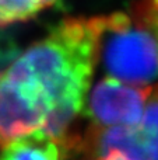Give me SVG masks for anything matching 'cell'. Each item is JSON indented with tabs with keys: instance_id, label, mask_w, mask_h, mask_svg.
Wrapping results in <instances>:
<instances>
[{
	"instance_id": "1",
	"label": "cell",
	"mask_w": 158,
	"mask_h": 160,
	"mask_svg": "<svg viewBox=\"0 0 158 160\" xmlns=\"http://www.w3.org/2000/svg\"><path fill=\"white\" fill-rule=\"evenodd\" d=\"M97 34L91 18L63 20L6 69L48 117L44 132L59 146L83 111L94 68Z\"/></svg>"
},
{
	"instance_id": "2",
	"label": "cell",
	"mask_w": 158,
	"mask_h": 160,
	"mask_svg": "<svg viewBox=\"0 0 158 160\" xmlns=\"http://www.w3.org/2000/svg\"><path fill=\"white\" fill-rule=\"evenodd\" d=\"M97 62L111 78L142 87L158 83V42L125 13L92 17Z\"/></svg>"
},
{
	"instance_id": "3",
	"label": "cell",
	"mask_w": 158,
	"mask_h": 160,
	"mask_svg": "<svg viewBox=\"0 0 158 160\" xmlns=\"http://www.w3.org/2000/svg\"><path fill=\"white\" fill-rule=\"evenodd\" d=\"M70 149L88 160H158V87H153L136 125H94L83 138L73 136Z\"/></svg>"
},
{
	"instance_id": "4",
	"label": "cell",
	"mask_w": 158,
	"mask_h": 160,
	"mask_svg": "<svg viewBox=\"0 0 158 160\" xmlns=\"http://www.w3.org/2000/svg\"><path fill=\"white\" fill-rule=\"evenodd\" d=\"M153 87H142L105 78L95 84L86 115L95 127L136 125L140 121Z\"/></svg>"
},
{
	"instance_id": "5",
	"label": "cell",
	"mask_w": 158,
	"mask_h": 160,
	"mask_svg": "<svg viewBox=\"0 0 158 160\" xmlns=\"http://www.w3.org/2000/svg\"><path fill=\"white\" fill-rule=\"evenodd\" d=\"M45 111L21 91L7 72L0 70V145L36 131H45Z\"/></svg>"
},
{
	"instance_id": "6",
	"label": "cell",
	"mask_w": 158,
	"mask_h": 160,
	"mask_svg": "<svg viewBox=\"0 0 158 160\" xmlns=\"http://www.w3.org/2000/svg\"><path fill=\"white\" fill-rule=\"evenodd\" d=\"M0 160H62V153L55 138L36 131L3 145Z\"/></svg>"
},
{
	"instance_id": "7",
	"label": "cell",
	"mask_w": 158,
	"mask_h": 160,
	"mask_svg": "<svg viewBox=\"0 0 158 160\" xmlns=\"http://www.w3.org/2000/svg\"><path fill=\"white\" fill-rule=\"evenodd\" d=\"M56 0H0V27L34 18Z\"/></svg>"
},
{
	"instance_id": "8",
	"label": "cell",
	"mask_w": 158,
	"mask_h": 160,
	"mask_svg": "<svg viewBox=\"0 0 158 160\" xmlns=\"http://www.w3.org/2000/svg\"><path fill=\"white\" fill-rule=\"evenodd\" d=\"M133 18L147 28L158 42V0H139L133 8Z\"/></svg>"
}]
</instances>
